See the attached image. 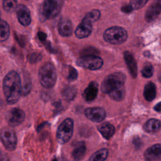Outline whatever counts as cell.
Wrapping results in <instances>:
<instances>
[{
	"label": "cell",
	"instance_id": "obj_17",
	"mask_svg": "<svg viewBox=\"0 0 161 161\" xmlns=\"http://www.w3.org/2000/svg\"><path fill=\"white\" fill-rule=\"evenodd\" d=\"M58 32L63 36H70L73 30L72 24L71 21L68 19H62L58 24Z\"/></svg>",
	"mask_w": 161,
	"mask_h": 161
},
{
	"label": "cell",
	"instance_id": "obj_7",
	"mask_svg": "<svg viewBox=\"0 0 161 161\" xmlns=\"http://www.w3.org/2000/svg\"><path fill=\"white\" fill-rule=\"evenodd\" d=\"M77 64L88 69L97 70L103 66V60L100 57L96 55H82L77 60Z\"/></svg>",
	"mask_w": 161,
	"mask_h": 161
},
{
	"label": "cell",
	"instance_id": "obj_5",
	"mask_svg": "<svg viewBox=\"0 0 161 161\" xmlns=\"http://www.w3.org/2000/svg\"><path fill=\"white\" fill-rule=\"evenodd\" d=\"M74 130V121L72 118H66L59 125L57 131V140L60 144L67 143L71 138Z\"/></svg>",
	"mask_w": 161,
	"mask_h": 161
},
{
	"label": "cell",
	"instance_id": "obj_18",
	"mask_svg": "<svg viewBox=\"0 0 161 161\" xmlns=\"http://www.w3.org/2000/svg\"><path fill=\"white\" fill-rule=\"evenodd\" d=\"M98 130L102 136L107 140L111 138L115 132L114 126L108 122H104L99 125L98 126Z\"/></svg>",
	"mask_w": 161,
	"mask_h": 161
},
{
	"label": "cell",
	"instance_id": "obj_12",
	"mask_svg": "<svg viewBox=\"0 0 161 161\" xmlns=\"http://www.w3.org/2000/svg\"><path fill=\"white\" fill-rule=\"evenodd\" d=\"M161 13V0H154L147 9L145 18L147 22L155 20Z\"/></svg>",
	"mask_w": 161,
	"mask_h": 161
},
{
	"label": "cell",
	"instance_id": "obj_2",
	"mask_svg": "<svg viewBox=\"0 0 161 161\" xmlns=\"http://www.w3.org/2000/svg\"><path fill=\"white\" fill-rule=\"evenodd\" d=\"M38 78L43 87L52 88L55 85L57 80V73L54 66L50 62L45 63L40 68Z\"/></svg>",
	"mask_w": 161,
	"mask_h": 161
},
{
	"label": "cell",
	"instance_id": "obj_3",
	"mask_svg": "<svg viewBox=\"0 0 161 161\" xmlns=\"http://www.w3.org/2000/svg\"><path fill=\"white\" fill-rule=\"evenodd\" d=\"M125 80V75L122 72H118L111 74L103 81L101 86V91L109 94L114 89L124 86Z\"/></svg>",
	"mask_w": 161,
	"mask_h": 161
},
{
	"label": "cell",
	"instance_id": "obj_9",
	"mask_svg": "<svg viewBox=\"0 0 161 161\" xmlns=\"http://www.w3.org/2000/svg\"><path fill=\"white\" fill-rule=\"evenodd\" d=\"M25 114L23 110L19 108H13L6 114V120L11 126L19 125L25 119Z\"/></svg>",
	"mask_w": 161,
	"mask_h": 161
},
{
	"label": "cell",
	"instance_id": "obj_1",
	"mask_svg": "<svg viewBox=\"0 0 161 161\" xmlns=\"http://www.w3.org/2000/svg\"><path fill=\"white\" fill-rule=\"evenodd\" d=\"M3 92L8 104L16 103L21 95V82L19 75L15 71L8 72L4 78Z\"/></svg>",
	"mask_w": 161,
	"mask_h": 161
},
{
	"label": "cell",
	"instance_id": "obj_32",
	"mask_svg": "<svg viewBox=\"0 0 161 161\" xmlns=\"http://www.w3.org/2000/svg\"><path fill=\"white\" fill-rule=\"evenodd\" d=\"M121 9L124 13H131L133 10V8L132 6L130 4H126V5L122 6Z\"/></svg>",
	"mask_w": 161,
	"mask_h": 161
},
{
	"label": "cell",
	"instance_id": "obj_21",
	"mask_svg": "<svg viewBox=\"0 0 161 161\" xmlns=\"http://www.w3.org/2000/svg\"><path fill=\"white\" fill-rule=\"evenodd\" d=\"M86 147L84 142L79 143L72 152V157L75 160H80L86 153Z\"/></svg>",
	"mask_w": 161,
	"mask_h": 161
},
{
	"label": "cell",
	"instance_id": "obj_16",
	"mask_svg": "<svg viewBox=\"0 0 161 161\" xmlns=\"http://www.w3.org/2000/svg\"><path fill=\"white\" fill-rule=\"evenodd\" d=\"M124 58L130 74L134 78L137 75V64L133 55L129 52H125Z\"/></svg>",
	"mask_w": 161,
	"mask_h": 161
},
{
	"label": "cell",
	"instance_id": "obj_6",
	"mask_svg": "<svg viewBox=\"0 0 161 161\" xmlns=\"http://www.w3.org/2000/svg\"><path fill=\"white\" fill-rule=\"evenodd\" d=\"M64 0H45L43 4V14L47 19L56 17L61 11Z\"/></svg>",
	"mask_w": 161,
	"mask_h": 161
},
{
	"label": "cell",
	"instance_id": "obj_24",
	"mask_svg": "<svg viewBox=\"0 0 161 161\" xmlns=\"http://www.w3.org/2000/svg\"><path fill=\"white\" fill-rule=\"evenodd\" d=\"M108 155V150L106 148H102L95 152L90 158L91 161H103L107 158Z\"/></svg>",
	"mask_w": 161,
	"mask_h": 161
},
{
	"label": "cell",
	"instance_id": "obj_19",
	"mask_svg": "<svg viewBox=\"0 0 161 161\" xmlns=\"http://www.w3.org/2000/svg\"><path fill=\"white\" fill-rule=\"evenodd\" d=\"M143 96L148 101H152L156 96V87L153 82L147 83L144 88Z\"/></svg>",
	"mask_w": 161,
	"mask_h": 161
},
{
	"label": "cell",
	"instance_id": "obj_14",
	"mask_svg": "<svg viewBox=\"0 0 161 161\" xmlns=\"http://www.w3.org/2000/svg\"><path fill=\"white\" fill-rule=\"evenodd\" d=\"M145 158L150 161H161V145L155 144L146 150Z\"/></svg>",
	"mask_w": 161,
	"mask_h": 161
},
{
	"label": "cell",
	"instance_id": "obj_8",
	"mask_svg": "<svg viewBox=\"0 0 161 161\" xmlns=\"http://www.w3.org/2000/svg\"><path fill=\"white\" fill-rule=\"evenodd\" d=\"M1 140L6 150L13 151L16 148L17 138L13 129L8 127L3 128L1 131Z\"/></svg>",
	"mask_w": 161,
	"mask_h": 161
},
{
	"label": "cell",
	"instance_id": "obj_30",
	"mask_svg": "<svg viewBox=\"0 0 161 161\" xmlns=\"http://www.w3.org/2000/svg\"><path fill=\"white\" fill-rule=\"evenodd\" d=\"M149 0H130V4L133 9H138L142 8Z\"/></svg>",
	"mask_w": 161,
	"mask_h": 161
},
{
	"label": "cell",
	"instance_id": "obj_10",
	"mask_svg": "<svg viewBox=\"0 0 161 161\" xmlns=\"http://www.w3.org/2000/svg\"><path fill=\"white\" fill-rule=\"evenodd\" d=\"M84 114L88 119L97 123L103 121L106 117L104 109L99 107L88 108L85 109Z\"/></svg>",
	"mask_w": 161,
	"mask_h": 161
},
{
	"label": "cell",
	"instance_id": "obj_33",
	"mask_svg": "<svg viewBox=\"0 0 161 161\" xmlns=\"http://www.w3.org/2000/svg\"><path fill=\"white\" fill-rule=\"evenodd\" d=\"M38 37L41 41H44L47 38V35L42 31H40L38 33Z\"/></svg>",
	"mask_w": 161,
	"mask_h": 161
},
{
	"label": "cell",
	"instance_id": "obj_11",
	"mask_svg": "<svg viewBox=\"0 0 161 161\" xmlns=\"http://www.w3.org/2000/svg\"><path fill=\"white\" fill-rule=\"evenodd\" d=\"M16 13L18 19L21 25L27 26L31 23V18L30 12L26 6L23 4L18 5L16 9Z\"/></svg>",
	"mask_w": 161,
	"mask_h": 161
},
{
	"label": "cell",
	"instance_id": "obj_15",
	"mask_svg": "<svg viewBox=\"0 0 161 161\" xmlns=\"http://www.w3.org/2000/svg\"><path fill=\"white\" fill-rule=\"evenodd\" d=\"M98 94V84L95 81L89 83L83 92V97L87 101H93Z\"/></svg>",
	"mask_w": 161,
	"mask_h": 161
},
{
	"label": "cell",
	"instance_id": "obj_25",
	"mask_svg": "<svg viewBox=\"0 0 161 161\" xmlns=\"http://www.w3.org/2000/svg\"><path fill=\"white\" fill-rule=\"evenodd\" d=\"M77 90L74 86H67L62 91V96L66 100L71 101L76 96Z\"/></svg>",
	"mask_w": 161,
	"mask_h": 161
},
{
	"label": "cell",
	"instance_id": "obj_23",
	"mask_svg": "<svg viewBox=\"0 0 161 161\" xmlns=\"http://www.w3.org/2000/svg\"><path fill=\"white\" fill-rule=\"evenodd\" d=\"M10 33V28L8 23L3 20H1V35L0 40L1 42H4L8 39Z\"/></svg>",
	"mask_w": 161,
	"mask_h": 161
},
{
	"label": "cell",
	"instance_id": "obj_26",
	"mask_svg": "<svg viewBox=\"0 0 161 161\" xmlns=\"http://www.w3.org/2000/svg\"><path fill=\"white\" fill-rule=\"evenodd\" d=\"M3 6L6 11L13 12L18 6L17 0H3Z\"/></svg>",
	"mask_w": 161,
	"mask_h": 161
},
{
	"label": "cell",
	"instance_id": "obj_28",
	"mask_svg": "<svg viewBox=\"0 0 161 161\" xmlns=\"http://www.w3.org/2000/svg\"><path fill=\"white\" fill-rule=\"evenodd\" d=\"M25 80L24 82L22 85V89H21V94L23 96H26L31 91V80L29 78H25V76H24Z\"/></svg>",
	"mask_w": 161,
	"mask_h": 161
},
{
	"label": "cell",
	"instance_id": "obj_34",
	"mask_svg": "<svg viewBox=\"0 0 161 161\" xmlns=\"http://www.w3.org/2000/svg\"><path fill=\"white\" fill-rule=\"evenodd\" d=\"M154 110L156 111H158V112H160L161 111V102L157 103L153 108Z\"/></svg>",
	"mask_w": 161,
	"mask_h": 161
},
{
	"label": "cell",
	"instance_id": "obj_22",
	"mask_svg": "<svg viewBox=\"0 0 161 161\" xmlns=\"http://www.w3.org/2000/svg\"><path fill=\"white\" fill-rule=\"evenodd\" d=\"M109 97L113 99L114 101H121L125 95V86H121L116 89H114V91H111L110 93L108 94Z\"/></svg>",
	"mask_w": 161,
	"mask_h": 161
},
{
	"label": "cell",
	"instance_id": "obj_27",
	"mask_svg": "<svg viewBox=\"0 0 161 161\" xmlns=\"http://www.w3.org/2000/svg\"><path fill=\"white\" fill-rule=\"evenodd\" d=\"M101 16V13L99 10L97 9H92L89 13H87L84 18L90 21L91 23L95 22L97 20L99 19Z\"/></svg>",
	"mask_w": 161,
	"mask_h": 161
},
{
	"label": "cell",
	"instance_id": "obj_20",
	"mask_svg": "<svg viewBox=\"0 0 161 161\" xmlns=\"http://www.w3.org/2000/svg\"><path fill=\"white\" fill-rule=\"evenodd\" d=\"M161 126L160 121L157 119H150L144 125V130L148 133H155L159 130Z\"/></svg>",
	"mask_w": 161,
	"mask_h": 161
},
{
	"label": "cell",
	"instance_id": "obj_4",
	"mask_svg": "<svg viewBox=\"0 0 161 161\" xmlns=\"http://www.w3.org/2000/svg\"><path fill=\"white\" fill-rule=\"evenodd\" d=\"M104 40L111 44L119 45L124 43L128 38L126 30L120 26H112L108 28L104 33Z\"/></svg>",
	"mask_w": 161,
	"mask_h": 161
},
{
	"label": "cell",
	"instance_id": "obj_13",
	"mask_svg": "<svg viewBox=\"0 0 161 161\" xmlns=\"http://www.w3.org/2000/svg\"><path fill=\"white\" fill-rule=\"evenodd\" d=\"M90 21L83 18L81 23L78 25L75 31V35L78 38H84L87 37L92 32V26Z\"/></svg>",
	"mask_w": 161,
	"mask_h": 161
},
{
	"label": "cell",
	"instance_id": "obj_29",
	"mask_svg": "<svg viewBox=\"0 0 161 161\" xmlns=\"http://www.w3.org/2000/svg\"><path fill=\"white\" fill-rule=\"evenodd\" d=\"M153 73V68L150 64L145 65L142 70V74L145 78L152 77Z\"/></svg>",
	"mask_w": 161,
	"mask_h": 161
},
{
	"label": "cell",
	"instance_id": "obj_31",
	"mask_svg": "<svg viewBox=\"0 0 161 161\" xmlns=\"http://www.w3.org/2000/svg\"><path fill=\"white\" fill-rule=\"evenodd\" d=\"M78 75V72L77 70L74 68L73 67L70 66L69 67V74H68V79L69 80H74L77 79Z\"/></svg>",
	"mask_w": 161,
	"mask_h": 161
}]
</instances>
